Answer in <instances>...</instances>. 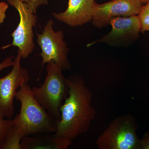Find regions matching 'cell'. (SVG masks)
Segmentation results:
<instances>
[{
  "instance_id": "obj_7",
  "label": "cell",
  "mask_w": 149,
  "mask_h": 149,
  "mask_svg": "<svg viewBox=\"0 0 149 149\" xmlns=\"http://www.w3.org/2000/svg\"><path fill=\"white\" fill-rule=\"evenodd\" d=\"M20 52L14 58V63L11 71L0 78V116L11 118L14 114V99L19 89L29 81L27 70L22 67Z\"/></svg>"
},
{
  "instance_id": "obj_14",
  "label": "cell",
  "mask_w": 149,
  "mask_h": 149,
  "mask_svg": "<svg viewBox=\"0 0 149 149\" xmlns=\"http://www.w3.org/2000/svg\"><path fill=\"white\" fill-rule=\"evenodd\" d=\"M14 123V119L6 118L0 116V149L9 130Z\"/></svg>"
},
{
  "instance_id": "obj_12",
  "label": "cell",
  "mask_w": 149,
  "mask_h": 149,
  "mask_svg": "<svg viewBox=\"0 0 149 149\" xmlns=\"http://www.w3.org/2000/svg\"><path fill=\"white\" fill-rule=\"evenodd\" d=\"M24 137L19 126L14 120L13 125L6 136L1 149H22L21 141Z\"/></svg>"
},
{
  "instance_id": "obj_5",
  "label": "cell",
  "mask_w": 149,
  "mask_h": 149,
  "mask_svg": "<svg viewBox=\"0 0 149 149\" xmlns=\"http://www.w3.org/2000/svg\"><path fill=\"white\" fill-rule=\"evenodd\" d=\"M10 6L18 11L19 22L12 34V45L18 48L22 58H27L35 49L33 27L36 26L37 17L36 11L29 0H7Z\"/></svg>"
},
{
  "instance_id": "obj_8",
  "label": "cell",
  "mask_w": 149,
  "mask_h": 149,
  "mask_svg": "<svg viewBox=\"0 0 149 149\" xmlns=\"http://www.w3.org/2000/svg\"><path fill=\"white\" fill-rule=\"evenodd\" d=\"M143 6L140 0H112L101 4L95 2L93 8L92 24L96 28L107 27L114 17L138 15Z\"/></svg>"
},
{
  "instance_id": "obj_10",
  "label": "cell",
  "mask_w": 149,
  "mask_h": 149,
  "mask_svg": "<svg viewBox=\"0 0 149 149\" xmlns=\"http://www.w3.org/2000/svg\"><path fill=\"white\" fill-rule=\"evenodd\" d=\"M94 0H68L66 10L53 13V16L58 21L72 27L81 26L92 21Z\"/></svg>"
},
{
  "instance_id": "obj_3",
  "label": "cell",
  "mask_w": 149,
  "mask_h": 149,
  "mask_svg": "<svg viewBox=\"0 0 149 149\" xmlns=\"http://www.w3.org/2000/svg\"><path fill=\"white\" fill-rule=\"evenodd\" d=\"M47 64L44 83L40 87H33L32 91L38 102L58 122L61 108L68 95L69 87L61 68L54 62Z\"/></svg>"
},
{
  "instance_id": "obj_15",
  "label": "cell",
  "mask_w": 149,
  "mask_h": 149,
  "mask_svg": "<svg viewBox=\"0 0 149 149\" xmlns=\"http://www.w3.org/2000/svg\"><path fill=\"white\" fill-rule=\"evenodd\" d=\"M14 56H11L6 58L2 62L0 63V72L6 68L13 66L14 63Z\"/></svg>"
},
{
  "instance_id": "obj_17",
  "label": "cell",
  "mask_w": 149,
  "mask_h": 149,
  "mask_svg": "<svg viewBox=\"0 0 149 149\" xmlns=\"http://www.w3.org/2000/svg\"><path fill=\"white\" fill-rule=\"evenodd\" d=\"M48 1L49 0H29L31 5L36 10L40 6L47 4Z\"/></svg>"
},
{
  "instance_id": "obj_16",
  "label": "cell",
  "mask_w": 149,
  "mask_h": 149,
  "mask_svg": "<svg viewBox=\"0 0 149 149\" xmlns=\"http://www.w3.org/2000/svg\"><path fill=\"white\" fill-rule=\"evenodd\" d=\"M8 8L7 3L3 2L0 3V25L3 22L6 17V12Z\"/></svg>"
},
{
  "instance_id": "obj_2",
  "label": "cell",
  "mask_w": 149,
  "mask_h": 149,
  "mask_svg": "<svg viewBox=\"0 0 149 149\" xmlns=\"http://www.w3.org/2000/svg\"><path fill=\"white\" fill-rule=\"evenodd\" d=\"M15 98L20 102L21 108L14 120L24 136L55 133L57 121L38 102L27 83L18 89Z\"/></svg>"
},
{
  "instance_id": "obj_6",
  "label": "cell",
  "mask_w": 149,
  "mask_h": 149,
  "mask_svg": "<svg viewBox=\"0 0 149 149\" xmlns=\"http://www.w3.org/2000/svg\"><path fill=\"white\" fill-rule=\"evenodd\" d=\"M54 22L52 19L48 20L41 34L37 33V43L41 48L40 54L42 58V64L54 62L63 70L70 69L71 65L68 59V48L64 41L63 32L54 30Z\"/></svg>"
},
{
  "instance_id": "obj_13",
  "label": "cell",
  "mask_w": 149,
  "mask_h": 149,
  "mask_svg": "<svg viewBox=\"0 0 149 149\" xmlns=\"http://www.w3.org/2000/svg\"><path fill=\"white\" fill-rule=\"evenodd\" d=\"M141 23L142 33L149 31V1L143 5L138 15Z\"/></svg>"
},
{
  "instance_id": "obj_19",
  "label": "cell",
  "mask_w": 149,
  "mask_h": 149,
  "mask_svg": "<svg viewBox=\"0 0 149 149\" xmlns=\"http://www.w3.org/2000/svg\"><path fill=\"white\" fill-rule=\"evenodd\" d=\"M140 1L143 4H144L146 3L147 2L149 1V0H140Z\"/></svg>"
},
{
  "instance_id": "obj_9",
  "label": "cell",
  "mask_w": 149,
  "mask_h": 149,
  "mask_svg": "<svg viewBox=\"0 0 149 149\" xmlns=\"http://www.w3.org/2000/svg\"><path fill=\"white\" fill-rule=\"evenodd\" d=\"M109 24L112 27L111 32L100 40L89 44V46L96 43L103 42L114 47H124L137 40L141 32L138 15L114 17L111 19Z\"/></svg>"
},
{
  "instance_id": "obj_11",
  "label": "cell",
  "mask_w": 149,
  "mask_h": 149,
  "mask_svg": "<svg viewBox=\"0 0 149 149\" xmlns=\"http://www.w3.org/2000/svg\"><path fill=\"white\" fill-rule=\"evenodd\" d=\"M72 143L53 135L25 136L22 139V149H68Z\"/></svg>"
},
{
  "instance_id": "obj_18",
  "label": "cell",
  "mask_w": 149,
  "mask_h": 149,
  "mask_svg": "<svg viewBox=\"0 0 149 149\" xmlns=\"http://www.w3.org/2000/svg\"><path fill=\"white\" fill-rule=\"evenodd\" d=\"M141 149H149V131L144 135L140 142Z\"/></svg>"
},
{
  "instance_id": "obj_1",
  "label": "cell",
  "mask_w": 149,
  "mask_h": 149,
  "mask_svg": "<svg viewBox=\"0 0 149 149\" xmlns=\"http://www.w3.org/2000/svg\"><path fill=\"white\" fill-rule=\"evenodd\" d=\"M69 92L61 108V116L54 135L72 142L87 132L96 115L92 94L80 75L67 77Z\"/></svg>"
},
{
  "instance_id": "obj_4",
  "label": "cell",
  "mask_w": 149,
  "mask_h": 149,
  "mask_svg": "<svg viewBox=\"0 0 149 149\" xmlns=\"http://www.w3.org/2000/svg\"><path fill=\"white\" fill-rule=\"evenodd\" d=\"M136 130L133 116L122 115L112 120L97 139L96 145L100 149H141Z\"/></svg>"
}]
</instances>
